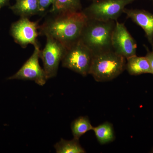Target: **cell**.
I'll use <instances>...</instances> for the list:
<instances>
[{
	"label": "cell",
	"instance_id": "obj_12",
	"mask_svg": "<svg viewBox=\"0 0 153 153\" xmlns=\"http://www.w3.org/2000/svg\"><path fill=\"white\" fill-rule=\"evenodd\" d=\"M11 8L22 18H27L39 14L37 0H17Z\"/></svg>",
	"mask_w": 153,
	"mask_h": 153
},
{
	"label": "cell",
	"instance_id": "obj_13",
	"mask_svg": "<svg viewBox=\"0 0 153 153\" xmlns=\"http://www.w3.org/2000/svg\"><path fill=\"white\" fill-rule=\"evenodd\" d=\"M82 11L81 0H55L51 12L55 14Z\"/></svg>",
	"mask_w": 153,
	"mask_h": 153
},
{
	"label": "cell",
	"instance_id": "obj_7",
	"mask_svg": "<svg viewBox=\"0 0 153 153\" xmlns=\"http://www.w3.org/2000/svg\"><path fill=\"white\" fill-rule=\"evenodd\" d=\"M34 47L35 49L31 57L16 74L8 79L30 80L41 86L45 85L48 79L44 68H41L39 64L41 51L38 44Z\"/></svg>",
	"mask_w": 153,
	"mask_h": 153
},
{
	"label": "cell",
	"instance_id": "obj_22",
	"mask_svg": "<svg viewBox=\"0 0 153 153\" xmlns=\"http://www.w3.org/2000/svg\"><path fill=\"white\" fill-rule=\"evenodd\" d=\"M152 1L153 4V0H152Z\"/></svg>",
	"mask_w": 153,
	"mask_h": 153
},
{
	"label": "cell",
	"instance_id": "obj_9",
	"mask_svg": "<svg viewBox=\"0 0 153 153\" xmlns=\"http://www.w3.org/2000/svg\"><path fill=\"white\" fill-rule=\"evenodd\" d=\"M38 25L27 18H22L14 23L11 28V33L15 41L23 47L29 44H37Z\"/></svg>",
	"mask_w": 153,
	"mask_h": 153
},
{
	"label": "cell",
	"instance_id": "obj_4",
	"mask_svg": "<svg viewBox=\"0 0 153 153\" xmlns=\"http://www.w3.org/2000/svg\"><path fill=\"white\" fill-rule=\"evenodd\" d=\"M94 54L80 40L66 49L62 59L64 68L86 76L90 74Z\"/></svg>",
	"mask_w": 153,
	"mask_h": 153
},
{
	"label": "cell",
	"instance_id": "obj_11",
	"mask_svg": "<svg viewBox=\"0 0 153 153\" xmlns=\"http://www.w3.org/2000/svg\"><path fill=\"white\" fill-rule=\"evenodd\" d=\"M125 69L131 75L152 74L150 64L146 56L138 57L135 55L129 57L126 59Z\"/></svg>",
	"mask_w": 153,
	"mask_h": 153
},
{
	"label": "cell",
	"instance_id": "obj_3",
	"mask_svg": "<svg viewBox=\"0 0 153 153\" xmlns=\"http://www.w3.org/2000/svg\"><path fill=\"white\" fill-rule=\"evenodd\" d=\"M126 60L113 50L94 55L89 74L97 82L111 81L125 70Z\"/></svg>",
	"mask_w": 153,
	"mask_h": 153
},
{
	"label": "cell",
	"instance_id": "obj_14",
	"mask_svg": "<svg viewBox=\"0 0 153 153\" xmlns=\"http://www.w3.org/2000/svg\"><path fill=\"white\" fill-rule=\"evenodd\" d=\"M92 131L100 145L109 143L115 139L113 126L108 122H105L97 126L94 127Z\"/></svg>",
	"mask_w": 153,
	"mask_h": 153
},
{
	"label": "cell",
	"instance_id": "obj_5",
	"mask_svg": "<svg viewBox=\"0 0 153 153\" xmlns=\"http://www.w3.org/2000/svg\"><path fill=\"white\" fill-rule=\"evenodd\" d=\"M136 0H99L82 10L88 19L117 21L126 7Z\"/></svg>",
	"mask_w": 153,
	"mask_h": 153
},
{
	"label": "cell",
	"instance_id": "obj_21",
	"mask_svg": "<svg viewBox=\"0 0 153 153\" xmlns=\"http://www.w3.org/2000/svg\"><path fill=\"white\" fill-rule=\"evenodd\" d=\"M152 152L153 153V149L152 151Z\"/></svg>",
	"mask_w": 153,
	"mask_h": 153
},
{
	"label": "cell",
	"instance_id": "obj_2",
	"mask_svg": "<svg viewBox=\"0 0 153 153\" xmlns=\"http://www.w3.org/2000/svg\"><path fill=\"white\" fill-rule=\"evenodd\" d=\"M115 22L88 19L79 40L94 55L113 50L111 38Z\"/></svg>",
	"mask_w": 153,
	"mask_h": 153
},
{
	"label": "cell",
	"instance_id": "obj_20",
	"mask_svg": "<svg viewBox=\"0 0 153 153\" xmlns=\"http://www.w3.org/2000/svg\"><path fill=\"white\" fill-rule=\"evenodd\" d=\"M91 1H99V0H90Z\"/></svg>",
	"mask_w": 153,
	"mask_h": 153
},
{
	"label": "cell",
	"instance_id": "obj_1",
	"mask_svg": "<svg viewBox=\"0 0 153 153\" xmlns=\"http://www.w3.org/2000/svg\"><path fill=\"white\" fill-rule=\"evenodd\" d=\"M54 15L41 26V34L54 38L67 49L79 41L87 17L82 11Z\"/></svg>",
	"mask_w": 153,
	"mask_h": 153
},
{
	"label": "cell",
	"instance_id": "obj_18",
	"mask_svg": "<svg viewBox=\"0 0 153 153\" xmlns=\"http://www.w3.org/2000/svg\"><path fill=\"white\" fill-rule=\"evenodd\" d=\"M146 48L147 51L146 57L149 60V62L150 64L151 68H152V74H153V49L152 51H150L149 50L147 47H146Z\"/></svg>",
	"mask_w": 153,
	"mask_h": 153
},
{
	"label": "cell",
	"instance_id": "obj_17",
	"mask_svg": "<svg viewBox=\"0 0 153 153\" xmlns=\"http://www.w3.org/2000/svg\"><path fill=\"white\" fill-rule=\"evenodd\" d=\"M39 7V14L43 13L51 5H52L55 0H37Z\"/></svg>",
	"mask_w": 153,
	"mask_h": 153
},
{
	"label": "cell",
	"instance_id": "obj_6",
	"mask_svg": "<svg viewBox=\"0 0 153 153\" xmlns=\"http://www.w3.org/2000/svg\"><path fill=\"white\" fill-rule=\"evenodd\" d=\"M46 37L47 42L44 49L41 51L40 58L48 79L57 75L59 64L63 59L66 48L54 38Z\"/></svg>",
	"mask_w": 153,
	"mask_h": 153
},
{
	"label": "cell",
	"instance_id": "obj_8",
	"mask_svg": "<svg viewBox=\"0 0 153 153\" xmlns=\"http://www.w3.org/2000/svg\"><path fill=\"white\" fill-rule=\"evenodd\" d=\"M111 43L114 51L123 56L126 60L137 55L136 42L123 23L116 21Z\"/></svg>",
	"mask_w": 153,
	"mask_h": 153
},
{
	"label": "cell",
	"instance_id": "obj_15",
	"mask_svg": "<svg viewBox=\"0 0 153 153\" xmlns=\"http://www.w3.org/2000/svg\"><path fill=\"white\" fill-rule=\"evenodd\" d=\"M54 147L57 153H86L79 143V140L74 138L70 140L61 138L58 142L55 144Z\"/></svg>",
	"mask_w": 153,
	"mask_h": 153
},
{
	"label": "cell",
	"instance_id": "obj_16",
	"mask_svg": "<svg viewBox=\"0 0 153 153\" xmlns=\"http://www.w3.org/2000/svg\"><path fill=\"white\" fill-rule=\"evenodd\" d=\"M93 127L87 116L79 117L72 122L71 126L73 137L78 140L87 132L92 131Z\"/></svg>",
	"mask_w": 153,
	"mask_h": 153
},
{
	"label": "cell",
	"instance_id": "obj_23",
	"mask_svg": "<svg viewBox=\"0 0 153 153\" xmlns=\"http://www.w3.org/2000/svg\"><path fill=\"white\" fill-rule=\"evenodd\" d=\"M150 1H152V0H150Z\"/></svg>",
	"mask_w": 153,
	"mask_h": 153
},
{
	"label": "cell",
	"instance_id": "obj_10",
	"mask_svg": "<svg viewBox=\"0 0 153 153\" xmlns=\"http://www.w3.org/2000/svg\"><path fill=\"white\" fill-rule=\"evenodd\" d=\"M123 13L127 18L141 27L144 30L145 36L153 49V14L142 9L124 10Z\"/></svg>",
	"mask_w": 153,
	"mask_h": 153
},
{
	"label": "cell",
	"instance_id": "obj_19",
	"mask_svg": "<svg viewBox=\"0 0 153 153\" xmlns=\"http://www.w3.org/2000/svg\"><path fill=\"white\" fill-rule=\"evenodd\" d=\"M7 1V0H0V6L3 5Z\"/></svg>",
	"mask_w": 153,
	"mask_h": 153
}]
</instances>
